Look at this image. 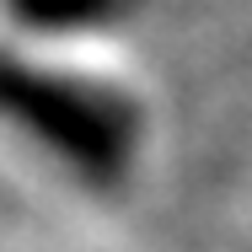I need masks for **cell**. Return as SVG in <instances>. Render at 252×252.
<instances>
[{"instance_id": "obj_1", "label": "cell", "mask_w": 252, "mask_h": 252, "mask_svg": "<svg viewBox=\"0 0 252 252\" xmlns=\"http://www.w3.org/2000/svg\"><path fill=\"white\" fill-rule=\"evenodd\" d=\"M0 118L27 129L92 188H118L145 134L140 107L124 92L81 75H49L5 54H0Z\"/></svg>"}, {"instance_id": "obj_2", "label": "cell", "mask_w": 252, "mask_h": 252, "mask_svg": "<svg viewBox=\"0 0 252 252\" xmlns=\"http://www.w3.org/2000/svg\"><path fill=\"white\" fill-rule=\"evenodd\" d=\"M145 0H5V16L27 32H92L140 16Z\"/></svg>"}]
</instances>
